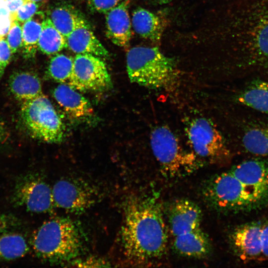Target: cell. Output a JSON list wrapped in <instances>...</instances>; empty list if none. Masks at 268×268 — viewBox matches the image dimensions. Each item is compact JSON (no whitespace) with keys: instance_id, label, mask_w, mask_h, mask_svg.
Returning a JSON list of instances; mask_svg holds the SVG:
<instances>
[{"instance_id":"cell-1","label":"cell","mask_w":268,"mask_h":268,"mask_svg":"<svg viewBox=\"0 0 268 268\" xmlns=\"http://www.w3.org/2000/svg\"><path fill=\"white\" fill-rule=\"evenodd\" d=\"M155 197H132L125 204L121 243L125 256L134 265L156 264L167 253V229Z\"/></svg>"},{"instance_id":"cell-2","label":"cell","mask_w":268,"mask_h":268,"mask_svg":"<svg viewBox=\"0 0 268 268\" xmlns=\"http://www.w3.org/2000/svg\"><path fill=\"white\" fill-rule=\"evenodd\" d=\"M31 241L36 256L51 263L74 260L83 248L78 227L71 219L63 217L43 223L33 233Z\"/></svg>"},{"instance_id":"cell-3","label":"cell","mask_w":268,"mask_h":268,"mask_svg":"<svg viewBox=\"0 0 268 268\" xmlns=\"http://www.w3.org/2000/svg\"><path fill=\"white\" fill-rule=\"evenodd\" d=\"M127 70L132 83L153 89H169L176 84L179 70L175 61L157 47L137 46L129 50Z\"/></svg>"},{"instance_id":"cell-4","label":"cell","mask_w":268,"mask_h":268,"mask_svg":"<svg viewBox=\"0 0 268 268\" xmlns=\"http://www.w3.org/2000/svg\"><path fill=\"white\" fill-rule=\"evenodd\" d=\"M201 194L210 208L222 213L250 210L265 202L229 171L207 179L202 185Z\"/></svg>"},{"instance_id":"cell-5","label":"cell","mask_w":268,"mask_h":268,"mask_svg":"<svg viewBox=\"0 0 268 268\" xmlns=\"http://www.w3.org/2000/svg\"><path fill=\"white\" fill-rule=\"evenodd\" d=\"M150 145L163 175L170 178L190 174L202 163L193 152L183 148L178 138L166 126L156 127L150 135Z\"/></svg>"},{"instance_id":"cell-6","label":"cell","mask_w":268,"mask_h":268,"mask_svg":"<svg viewBox=\"0 0 268 268\" xmlns=\"http://www.w3.org/2000/svg\"><path fill=\"white\" fill-rule=\"evenodd\" d=\"M22 121L31 135L48 143H59L64 137L65 126L49 98L42 94L22 103Z\"/></svg>"},{"instance_id":"cell-7","label":"cell","mask_w":268,"mask_h":268,"mask_svg":"<svg viewBox=\"0 0 268 268\" xmlns=\"http://www.w3.org/2000/svg\"><path fill=\"white\" fill-rule=\"evenodd\" d=\"M185 132L193 149L199 157L212 162H225L231 157L222 134L209 120L197 117L188 121Z\"/></svg>"},{"instance_id":"cell-8","label":"cell","mask_w":268,"mask_h":268,"mask_svg":"<svg viewBox=\"0 0 268 268\" xmlns=\"http://www.w3.org/2000/svg\"><path fill=\"white\" fill-rule=\"evenodd\" d=\"M77 90L103 91L111 87L106 65L101 58L91 54H77L67 83Z\"/></svg>"},{"instance_id":"cell-9","label":"cell","mask_w":268,"mask_h":268,"mask_svg":"<svg viewBox=\"0 0 268 268\" xmlns=\"http://www.w3.org/2000/svg\"><path fill=\"white\" fill-rule=\"evenodd\" d=\"M16 206L35 213L51 211L55 206L52 189L40 177L28 174L16 182L11 196Z\"/></svg>"},{"instance_id":"cell-10","label":"cell","mask_w":268,"mask_h":268,"mask_svg":"<svg viewBox=\"0 0 268 268\" xmlns=\"http://www.w3.org/2000/svg\"><path fill=\"white\" fill-rule=\"evenodd\" d=\"M52 189L55 206L69 212H82L95 202V192L76 181L60 180Z\"/></svg>"},{"instance_id":"cell-11","label":"cell","mask_w":268,"mask_h":268,"mask_svg":"<svg viewBox=\"0 0 268 268\" xmlns=\"http://www.w3.org/2000/svg\"><path fill=\"white\" fill-rule=\"evenodd\" d=\"M247 35V50L257 60L268 61V0H254Z\"/></svg>"},{"instance_id":"cell-12","label":"cell","mask_w":268,"mask_h":268,"mask_svg":"<svg viewBox=\"0 0 268 268\" xmlns=\"http://www.w3.org/2000/svg\"><path fill=\"white\" fill-rule=\"evenodd\" d=\"M172 237L192 232L201 228L202 212L194 202L179 199L171 202L166 211Z\"/></svg>"},{"instance_id":"cell-13","label":"cell","mask_w":268,"mask_h":268,"mask_svg":"<svg viewBox=\"0 0 268 268\" xmlns=\"http://www.w3.org/2000/svg\"><path fill=\"white\" fill-rule=\"evenodd\" d=\"M262 224L252 222L237 226L229 235L232 250L239 259L245 262L261 260Z\"/></svg>"},{"instance_id":"cell-14","label":"cell","mask_w":268,"mask_h":268,"mask_svg":"<svg viewBox=\"0 0 268 268\" xmlns=\"http://www.w3.org/2000/svg\"><path fill=\"white\" fill-rule=\"evenodd\" d=\"M265 202L268 200V164L258 160L244 161L229 170Z\"/></svg>"},{"instance_id":"cell-15","label":"cell","mask_w":268,"mask_h":268,"mask_svg":"<svg viewBox=\"0 0 268 268\" xmlns=\"http://www.w3.org/2000/svg\"><path fill=\"white\" fill-rule=\"evenodd\" d=\"M129 5V0H123L105 13L107 37L114 44L125 48L129 46L132 37Z\"/></svg>"},{"instance_id":"cell-16","label":"cell","mask_w":268,"mask_h":268,"mask_svg":"<svg viewBox=\"0 0 268 268\" xmlns=\"http://www.w3.org/2000/svg\"><path fill=\"white\" fill-rule=\"evenodd\" d=\"M67 47L77 54H91L107 58L109 54L94 35L86 20L80 16L76 25L67 38Z\"/></svg>"},{"instance_id":"cell-17","label":"cell","mask_w":268,"mask_h":268,"mask_svg":"<svg viewBox=\"0 0 268 268\" xmlns=\"http://www.w3.org/2000/svg\"><path fill=\"white\" fill-rule=\"evenodd\" d=\"M53 94L58 104L71 119L84 120L92 115L93 110L90 102L70 85L60 84Z\"/></svg>"},{"instance_id":"cell-18","label":"cell","mask_w":268,"mask_h":268,"mask_svg":"<svg viewBox=\"0 0 268 268\" xmlns=\"http://www.w3.org/2000/svg\"><path fill=\"white\" fill-rule=\"evenodd\" d=\"M172 248L180 256L197 259L209 256L212 249L210 239L201 228L173 237Z\"/></svg>"},{"instance_id":"cell-19","label":"cell","mask_w":268,"mask_h":268,"mask_svg":"<svg viewBox=\"0 0 268 268\" xmlns=\"http://www.w3.org/2000/svg\"><path fill=\"white\" fill-rule=\"evenodd\" d=\"M131 21L137 34L154 42L160 40L166 26L162 17L141 7L134 10Z\"/></svg>"},{"instance_id":"cell-20","label":"cell","mask_w":268,"mask_h":268,"mask_svg":"<svg viewBox=\"0 0 268 268\" xmlns=\"http://www.w3.org/2000/svg\"><path fill=\"white\" fill-rule=\"evenodd\" d=\"M9 86L14 97L22 102L35 99L43 94L40 78L30 71L14 72L9 77Z\"/></svg>"},{"instance_id":"cell-21","label":"cell","mask_w":268,"mask_h":268,"mask_svg":"<svg viewBox=\"0 0 268 268\" xmlns=\"http://www.w3.org/2000/svg\"><path fill=\"white\" fill-rule=\"evenodd\" d=\"M45 17L43 12H37L22 25V49L26 58L34 57L38 49V42Z\"/></svg>"},{"instance_id":"cell-22","label":"cell","mask_w":268,"mask_h":268,"mask_svg":"<svg viewBox=\"0 0 268 268\" xmlns=\"http://www.w3.org/2000/svg\"><path fill=\"white\" fill-rule=\"evenodd\" d=\"M67 47L66 38L57 29L49 17H45L38 42V49L47 55H53Z\"/></svg>"},{"instance_id":"cell-23","label":"cell","mask_w":268,"mask_h":268,"mask_svg":"<svg viewBox=\"0 0 268 268\" xmlns=\"http://www.w3.org/2000/svg\"><path fill=\"white\" fill-rule=\"evenodd\" d=\"M29 250L26 240L20 234H0V261H9L25 256Z\"/></svg>"},{"instance_id":"cell-24","label":"cell","mask_w":268,"mask_h":268,"mask_svg":"<svg viewBox=\"0 0 268 268\" xmlns=\"http://www.w3.org/2000/svg\"><path fill=\"white\" fill-rule=\"evenodd\" d=\"M238 101L268 115V81H258L249 86L238 95Z\"/></svg>"},{"instance_id":"cell-25","label":"cell","mask_w":268,"mask_h":268,"mask_svg":"<svg viewBox=\"0 0 268 268\" xmlns=\"http://www.w3.org/2000/svg\"><path fill=\"white\" fill-rule=\"evenodd\" d=\"M80 15L72 7L56 6L49 12V18L57 29L66 38L74 29Z\"/></svg>"},{"instance_id":"cell-26","label":"cell","mask_w":268,"mask_h":268,"mask_svg":"<svg viewBox=\"0 0 268 268\" xmlns=\"http://www.w3.org/2000/svg\"><path fill=\"white\" fill-rule=\"evenodd\" d=\"M244 148L252 154L268 155V126L247 131L243 137Z\"/></svg>"},{"instance_id":"cell-27","label":"cell","mask_w":268,"mask_h":268,"mask_svg":"<svg viewBox=\"0 0 268 268\" xmlns=\"http://www.w3.org/2000/svg\"><path fill=\"white\" fill-rule=\"evenodd\" d=\"M73 64V59L63 54H57L50 60L47 73L55 81L60 84H67Z\"/></svg>"},{"instance_id":"cell-28","label":"cell","mask_w":268,"mask_h":268,"mask_svg":"<svg viewBox=\"0 0 268 268\" xmlns=\"http://www.w3.org/2000/svg\"><path fill=\"white\" fill-rule=\"evenodd\" d=\"M7 41L12 54L17 53L22 47V24L15 19L10 20Z\"/></svg>"},{"instance_id":"cell-29","label":"cell","mask_w":268,"mask_h":268,"mask_svg":"<svg viewBox=\"0 0 268 268\" xmlns=\"http://www.w3.org/2000/svg\"><path fill=\"white\" fill-rule=\"evenodd\" d=\"M39 4L37 3L27 1L19 7L13 19H16L23 24L37 12Z\"/></svg>"},{"instance_id":"cell-30","label":"cell","mask_w":268,"mask_h":268,"mask_svg":"<svg viewBox=\"0 0 268 268\" xmlns=\"http://www.w3.org/2000/svg\"><path fill=\"white\" fill-rule=\"evenodd\" d=\"M12 52L5 36L0 35V77L11 59Z\"/></svg>"},{"instance_id":"cell-31","label":"cell","mask_w":268,"mask_h":268,"mask_svg":"<svg viewBox=\"0 0 268 268\" xmlns=\"http://www.w3.org/2000/svg\"><path fill=\"white\" fill-rule=\"evenodd\" d=\"M123 0H89V5L92 10L106 13L119 4Z\"/></svg>"},{"instance_id":"cell-32","label":"cell","mask_w":268,"mask_h":268,"mask_svg":"<svg viewBox=\"0 0 268 268\" xmlns=\"http://www.w3.org/2000/svg\"><path fill=\"white\" fill-rule=\"evenodd\" d=\"M20 225L19 219L15 216L0 212V233L6 232Z\"/></svg>"},{"instance_id":"cell-33","label":"cell","mask_w":268,"mask_h":268,"mask_svg":"<svg viewBox=\"0 0 268 268\" xmlns=\"http://www.w3.org/2000/svg\"><path fill=\"white\" fill-rule=\"evenodd\" d=\"M72 264L74 267L81 268H98L110 267L108 263L105 260L97 257H89L73 261Z\"/></svg>"},{"instance_id":"cell-34","label":"cell","mask_w":268,"mask_h":268,"mask_svg":"<svg viewBox=\"0 0 268 268\" xmlns=\"http://www.w3.org/2000/svg\"><path fill=\"white\" fill-rule=\"evenodd\" d=\"M261 260H268V224H263L261 233Z\"/></svg>"},{"instance_id":"cell-35","label":"cell","mask_w":268,"mask_h":268,"mask_svg":"<svg viewBox=\"0 0 268 268\" xmlns=\"http://www.w3.org/2000/svg\"><path fill=\"white\" fill-rule=\"evenodd\" d=\"M26 0H5V4L9 12L10 19L14 18L15 14L20 6L24 4Z\"/></svg>"},{"instance_id":"cell-36","label":"cell","mask_w":268,"mask_h":268,"mask_svg":"<svg viewBox=\"0 0 268 268\" xmlns=\"http://www.w3.org/2000/svg\"><path fill=\"white\" fill-rule=\"evenodd\" d=\"M9 15H0V35L5 36L10 26Z\"/></svg>"},{"instance_id":"cell-37","label":"cell","mask_w":268,"mask_h":268,"mask_svg":"<svg viewBox=\"0 0 268 268\" xmlns=\"http://www.w3.org/2000/svg\"><path fill=\"white\" fill-rule=\"evenodd\" d=\"M4 130L3 127V126L0 122V141H1L4 137Z\"/></svg>"},{"instance_id":"cell-38","label":"cell","mask_w":268,"mask_h":268,"mask_svg":"<svg viewBox=\"0 0 268 268\" xmlns=\"http://www.w3.org/2000/svg\"><path fill=\"white\" fill-rule=\"evenodd\" d=\"M155 2L159 4H165L173 0H154Z\"/></svg>"},{"instance_id":"cell-39","label":"cell","mask_w":268,"mask_h":268,"mask_svg":"<svg viewBox=\"0 0 268 268\" xmlns=\"http://www.w3.org/2000/svg\"><path fill=\"white\" fill-rule=\"evenodd\" d=\"M26 1H30L36 3L44 1L45 0H26Z\"/></svg>"},{"instance_id":"cell-40","label":"cell","mask_w":268,"mask_h":268,"mask_svg":"<svg viewBox=\"0 0 268 268\" xmlns=\"http://www.w3.org/2000/svg\"><path fill=\"white\" fill-rule=\"evenodd\" d=\"M5 0H0V8L5 4Z\"/></svg>"}]
</instances>
